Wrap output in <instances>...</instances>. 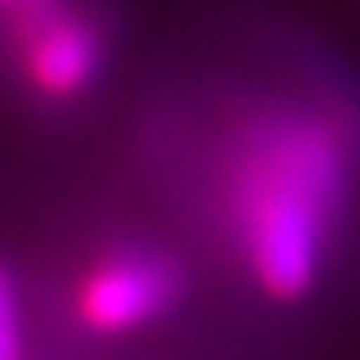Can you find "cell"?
<instances>
[{"mask_svg": "<svg viewBox=\"0 0 360 360\" xmlns=\"http://www.w3.org/2000/svg\"><path fill=\"white\" fill-rule=\"evenodd\" d=\"M0 360H23L20 330V291L8 269H0Z\"/></svg>", "mask_w": 360, "mask_h": 360, "instance_id": "4", "label": "cell"}, {"mask_svg": "<svg viewBox=\"0 0 360 360\" xmlns=\"http://www.w3.org/2000/svg\"><path fill=\"white\" fill-rule=\"evenodd\" d=\"M27 27V73L46 96H77L100 70V35L84 20L62 12L23 20Z\"/></svg>", "mask_w": 360, "mask_h": 360, "instance_id": "3", "label": "cell"}, {"mask_svg": "<svg viewBox=\"0 0 360 360\" xmlns=\"http://www.w3.org/2000/svg\"><path fill=\"white\" fill-rule=\"evenodd\" d=\"M180 280L161 257L123 253L104 261L81 288V319L96 333H123L169 311Z\"/></svg>", "mask_w": 360, "mask_h": 360, "instance_id": "2", "label": "cell"}, {"mask_svg": "<svg viewBox=\"0 0 360 360\" xmlns=\"http://www.w3.org/2000/svg\"><path fill=\"white\" fill-rule=\"evenodd\" d=\"M58 4H62V0H12V8H15V15H20V20L46 15V12H54Z\"/></svg>", "mask_w": 360, "mask_h": 360, "instance_id": "5", "label": "cell"}, {"mask_svg": "<svg viewBox=\"0 0 360 360\" xmlns=\"http://www.w3.org/2000/svg\"><path fill=\"white\" fill-rule=\"evenodd\" d=\"M341 192V161L319 127H272L245 169V226L257 280L276 299L314 288L322 234Z\"/></svg>", "mask_w": 360, "mask_h": 360, "instance_id": "1", "label": "cell"}, {"mask_svg": "<svg viewBox=\"0 0 360 360\" xmlns=\"http://www.w3.org/2000/svg\"><path fill=\"white\" fill-rule=\"evenodd\" d=\"M0 8H12V0H0Z\"/></svg>", "mask_w": 360, "mask_h": 360, "instance_id": "6", "label": "cell"}]
</instances>
